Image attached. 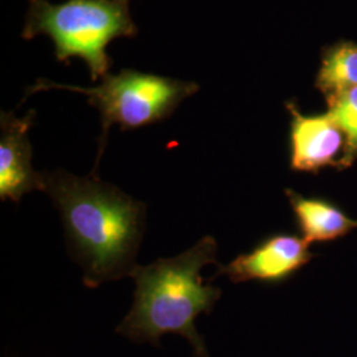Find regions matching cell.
I'll return each mask as SVG.
<instances>
[{
    "label": "cell",
    "instance_id": "1",
    "mask_svg": "<svg viewBox=\"0 0 357 357\" xmlns=\"http://www.w3.org/2000/svg\"><path fill=\"white\" fill-rule=\"evenodd\" d=\"M41 191L60 213L86 287L131 275L146 230L144 203L94 174L79 178L64 169L43 172Z\"/></svg>",
    "mask_w": 357,
    "mask_h": 357
},
{
    "label": "cell",
    "instance_id": "2",
    "mask_svg": "<svg viewBox=\"0 0 357 357\" xmlns=\"http://www.w3.org/2000/svg\"><path fill=\"white\" fill-rule=\"evenodd\" d=\"M206 265H220L212 236L181 255L137 265L130 275L135 282L132 307L116 332L134 343L156 347L163 335L178 333L190 342L193 356L211 357L195 326L199 315L213 311L221 296V290L206 284L200 274Z\"/></svg>",
    "mask_w": 357,
    "mask_h": 357
},
{
    "label": "cell",
    "instance_id": "3",
    "mask_svg": "<svg viewBox=\"0 0 357 357\" xmlns=\"http://www.w3.org/2000/svg\"><path fill=\"white\" fill-rule=\"evenodd\" d=\"M47 35L54 45L59 63L70 64L79 57L89 68L91 81L109 75L113 60L107 45L118 38L138 35L130 15V0H28L26 24L22 36L32 40Z\"/></svg>",
    "mask_w": 357,
    "mask_h": 357
},
{
    "label": "cell",
    "instance_id": "4",
    "mask_svg": "<svg viewBox=\"0 0 357 357\" xmlns=\"http://www.w3.org/2000/svg\"><path fill=\"white\" fill-rule=\"evenodd\" d=\"M101 79L102 82L93 88L38 79L26 91V98L36 91L51 89L70 90L88 97L90 106L100 112L102 128L98 155L91 172L94 175H97L110 128L118 125L121 131H128L162 122L175 113L180 103L200 89L196 82L142 73L135 69H123L118 75H106Z\"/></svg>",
    "mask_w": 357,
    "mask_h": 357
},
{
    "label": "cell",
    "instance_id": "5",
    "mask_svg": "<svg viewBox=\"0 0 357 357\" xmlns=\"http://www.w3.org/2000/svg\"><path fill=\"white\" fill-rule=\"evenodd\" d=\"M290 114V167L295 172L318 174L324 167L343 169L347 138L328 112L303 114L294 101L286 102Z\"/></svg>",
    "mask_w": 357,
    "mask_h": 357
},
{
    "label": "cell",
    "instance_id": "6",
    "mask_svg": "<svg viewBox=\"0 0 357 357\" xmlns=\"http://www.w3.org/2000/svg\"><path fill=\"white\" fill-rule=\"evenodd\" d=\"M303 237L289 233H277L258 243L253 250L237 255L228 265H217L213 281L220 275L234 283L261 281L274 283L290 278L307 265L312 257Z\"/></svg>",
    "mask_w": 357,
    "mask_h": 357
},
{
    "label": "cell",
    "instance_id": "7",
    "mask_svg": "<svg viewBox=\"0 0 357 357\" xmlns=\"http://www.w3.org/2000/svg\"><path fill=\"white\" fill-rule=\"evenodd\" d=\"M35 110L23 118L13 113L0 115V199L19 204L26 193L41 191L43 172L32 167V146L28 138Z\"/></svg>",
    "mask_w": 357,
    "mask_h": 357
},
{
    "label": "cell",
    "instance_id": "8",
    "mask_svg": "<svg viewBox=\"0 0 357 357\" xmlns=\"http://www.w3.org/2000/svg\"><path fill=\"white\" fill-rule=\"evenodd\" d=\"M303 238L307 243L333 241L357 229V220L347 216L335 203L321 197H306L286 190Z\"/></svg>",
    "mask_w": 357,
    "mask_h": 357
},
{
    "label": "cell",
    "instance_id": "9",
    "mask_svg": "<svg viewBox=\"0 0 357 357\" xmlns=\"http://www.w3.org/2000/svg\"><path fill=\"white\" fill-rule=\"evenodd\" d=\"M357 86V44L340 40L323 48L315 88L326 101Z\"/></svg>",
    "mask_w": 357,
    "mask_h": 357
},
{
    "label": "cell",
    "instance_id": "10",
    "mask_svg": "<svg viewBox=\"0 0 357 357\" xmlns=\"http://www.w3.org/2000/svg\"><path fill=\"white\" fill-rule=\"evenodd\" d=\"M327 103L328 113L344 131L347 138L344 169L352 166L357 159V86L332 97Z\"/></svg>",
    "mask_w": 357,
    "mask_h": 357
}]
</instances>
